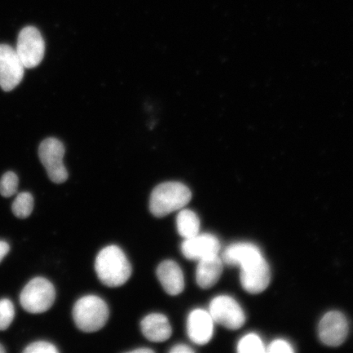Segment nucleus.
Returning <instances> with one entry per match:
<instances>
[{"label":"nucleus","instance_id":"nucleus-17","mask_svg":"<svg viewBox=\"0 0 353 353\" xmlns=\"http://www.w3.org/2000/svg\"><path fill=\"white\" fill-rule=\"evenodd\" d=\"M176 223L178 232L184 239H189L200 233V219L195 212L191 210H181L176 217Z\"/></svg>","mask_w":353,"mask_h":353},{"label":"nucleus","instance_id":"nucleus-5","mask_svg":"<svg viewBox=\"0 0 353 353\" xmlns=\"http://www.w3.org/2000/svg\"><path fill=\"white\" fill-rule=\"evenodd\" d=\"M15 50L25 68L32 69L41 63L46 43L37 28L26 26L19 33Z\"/></svg>","mask_w":353,"mask_h":353},{"label":"nucleus","instance_id":"nucleus-26","mask_svg":"<svg viewBox=\"0 0 353 353\" xmlns=\"http://www.w3.org/2000/svg\"><path fill=\"white\" fill-rule=\"evenodd\" d=\"M130 352L132 353H150V352H154L151 348L148 347H141V348H137V350L130 351Z\"/></svg>","mask_w":353,"mask_h":353},{"label":"nucleus","instance_id":"nucleus-19","mask_svg":"<svg viewBox=\"0 0 353 353\" xmlns=\"http://www.w3.org/2000/svg\"><path fill=\"white\" fill-rule=\"evenodd\" d=\"M237 351L240 353H263L266 352V347L259 335L249 334L238 343Z\"/></svg>","mask_w":353,"mask_h":353},{"label":"nucleus","instance_id":"nucleus-13","mask_svg":"<svg viewBox=\"0 0 353 353\" xmlns=\"http://www.w3.org/2000/svg\"><path fill=\"white\" fill-rule=\"evenodd\" d=\"M157 274L167 294L175 296L184 290L183 272L179 265L173 260H165L159 265Z\"/></svg>","mask_w":353,"mask_h":353},{"label":"nucleus","instance_id":"nucleus-1","mask_svg":"<svg viewBox=\"0 0 353 353\" xmlns=\"http://www.w3.org/2000/svg\"><path fill=\"white\" fill-rule=\"evenodd\" d=\"M95 271L105 285L119 287L130 279L132 267L120 247L109 245L101 250L97 256Z\"/></svg>","mask_w":353,"mask_h":353},{"label":"nucleus","instance_id":"nucleus-15","mask_svg":"<svg viewBox=\"0 0 353 353\" xmlns=\"http://www.w3.org/2000/svg\"><path fill=\"white\" fill-rule=\"evenodd\" d=\"M198 262L196 272L197 284L202 289H210L217 283L222 275L223 259L218 254Z\"/></svg>","mask_w":353,"mask_h":353},{"label":"nucleus","instance_id":"nucleus-6","mask_svg":"<svg viewBox=\"0 0 353 353\" xmlns=\"http://www.w3.org/2000/svg\"><path fill=\"white\" fill-rule=\"evenodd\" d=\"M64 154L63 144L54 138L43 141L39 148V159L50 180L55 183H63L68 179L63 163Z\"/></svg>","mask_w":353,"mask_h":353},{"label":"nucleus","instance_id":"nucleus-18","mask_svg":"<svg viewBox=\"0 0 353 353\" xmlns=\"http://www.w3.org/2000/svg\"><path fill=\"white\" fill-rule=\"evenodd\" d=\"M34 209V198L29 192H21L12 203V210L17 218L26 219Z\"/></svg>","mask_w":353,"mask_h":353},{"label":"nucleus","instance_id":"nucleus-24","mask_svg":"<svg viewBox=\"0 0 353 353\" xmlns=\"http://www.w3.org/2000/svg\"><path fill=\"white\" fill-rule=\"evenodd\" d=\"M170 352L172 353H192L194 352V350H192L191 347L188 345H185V344H178V345H175L172 350H170Z\"/></svg>","mask_w":353,"mask_h":353},{"label":"nucleus","instance_id":"nucleus-22","mask_svg":"<svg viewBox=\"0 0 353 353\" xmlns=\"http://www.w3.org/2000/svg\"><path fill=\"white\" fill-rule=\"evenodd\" d=\"M24 353H57L59 350L54 344L44 342L38 341L30 344L26 347L23 351Z\"/></svg>","mask_w":353,"mask_h":353},{"label":"nucleus","instance_id":"nucleus-4","mask_svg":"<svg viewBox=\"0 0 353 353\" xmlns=\"http://www.w3.org/2000/svg\"><path fill=\"white\" fill-rule=\"evenodd\" d=\"M55 299L54 285L46 278L35 277L22 290L20 303L26 312L39 314L50 309L54 305Z\"/></svg>","mask_w":353,"mask_h":353},{"label":"nucleus","instance_id":"nucleus-21","mask_svg":"<svg viewBox=\"0 0 353 353\" xmlns=\"http://www.w3.org/2000/svg\"><path fill=\"white\" fill-rule=\"evenodd\" d=\"M19 188V178L13 172H7L0 179V194L3 197L15 195Z\"/></svg>","mask_w":353,"mask_h":353},{"label":"nucleus","instance_id":"nucleus-16","mask_svg":"<svg viewBox=\"0 0 353 353\" xmlns=\"http://www.w3.org/2000/svg\"><path fill=\"white\" fill-rule=\"evenodd\" d=\"M261 251L251 243H236L229 245L223 254V261L232 266H240L248 260L261 254Z\"/></svg>","mask_w":353,"mask_h":353},{"label":"nucleus","instance_id":"nucleus-11","mask_svg":"<svg viewBox=\"0 0 353 353\" xmlns=\"http://www.w3.org/2000/svg\"><path fill=\"white\" fill-rule=\"evenodd\" d=\"M221 249L217 237L209 233L197 234L189 239H185L181 250L185 258L189 260H200L218 255Z\"/></svg>","mask_w":353,"mask_h":353},{"label":"nucleus","instance_id":"nucleus-23","mask_svg":"<svg viewBox=\"0 0 353 353\" xmlns=\"http://www.w3.org/2000/svg\"><path fill=\"white\" fill-rule=\"evenodd\" d=\"M266 352L273 353H291L294 352V350L289 342L284 341V339H276V341H272L269 344Z\"/></svg>","mask_w":353,"mask_h":353},{"label":"nucleus","instance_id":"nucleus-25","mask_svg":"<svg viewBox=\"0 0 353 353\" xmlns=\"http://www.w3.org/2000/svg\"><path fill=\"white\" fill-rule=\"evenodd\" d=\"M10 246L7 242L0 241V262L10 252Z\"/></svg>","mask_w":353,"mask_h":353},{"label":"nucleus","instance_id":"nucleus-10","mask_svg":"<svg viewBox=\"0 0 353 353\" xmlns=\"http://www.w3.org/2000/svg\"><path fill=\"white\" fill-rule=\"evenodd\" d=\"M348 322L342 312L332 311L322 317L319 327L321 341L325 345L337 347L345 341L348 334Z\"/></svg>","mask_w":353,"mask_h":353},{"label":"nucleus","instance_id":"nucleus-14","mask_svg":"<svg viewBox=\"0 0 353 353\" xmlns=\"http://www.w3.org/2000/svg\"><path fill=\"white\" fill-rule=\"evenodd\" d=\"M141 330L148 341L162 343L171 337L172 328L169 320L161 313H152L141 322Z\"/></svg>","mask_w":353,"mask_h":353},{"label":"nucleus","instance_id":"nucleus-20","mask_svg":"<svg viewBox=\"0 0 353 353\" xmlns=\"http://www.w3.org/2000/svg\"><path fill=\"white\" fill-rule=\"evenodd\" d=\"M15 316V309L10 299H0V330L10 327Z\"/></svg>","mask_w":353,"mask_h":353},{"label":"nucleus","instance_id":"nucleus-2","mask_svg":"<svg viewBox=\"0 0 353 353\" xmlns=\"http://www.w3.org/2000/svg\"><path fill=\"white\" fill-rule=\"evenodd\" d=\"M192 200V192L182 183L167 182L154 188L150 198V210L157 218L182 210Z\"/></svg>","mask_w":353,"mask_h":353},{"label":"nucleus","instance_id":"nucleus-3","mask_svg":"<svg viewBox=\"0 0 353 353\" xmlns=\"http://www.w3.org/2000/svg\"><path fill=\"white\" fill-rule=\"evenodd\" d=\"M73 319L77 327L83 332H96L107 324L109 319L108 304L96 295H87L74 304Z\"/></svg>","mask_w":353,"mask_h":353},{"label":"nucleus","instance_id":"nucleus-12","mask_svg":"<svg viewBox=\"0 0 353 353\" xmlns=\"http://www.w3.org/2000/svg\"><path fill=\"white\" fill-rule=\"evenodd\" d=\"M214 321L209 312L195 309L190 313L187 322L188 334L198 345L208 343L214 334Z\"/></svg>","mask_w":353,"mask_h":353},{"label":"nucleus","instance_id":"nucleus-7","mask_svg":"<svg viewBox=\"0 0 353 353\" xmlns=\"http://www.w3.org/2000/svg\"><path fill=\"white\" fill-rule=\"evenodd\" d=\"M209 312L214 323L229 330L240 329L245 322V312L240 304L228 295H219L212 300Z\"/></svg>","mask_w":353,"mask_h":353},{"label":"nucleus","instance_id":"nucleus-9","mask_svg":"<svg viewBox=\"0 0 353 353\" xmlns=\"http://www.w3.org/2000/svg\"><path fill=\"white\" fill-rule=\"evenodd\" d=\"M25 69L15 48L0 44V88L6 92L14 90L23 79Z\"/></svg>","mask_w":353,"mask_h":353},{"label":"nucleus","instance_id":"nucleus-8","mask_svg":"<svg viewBox=\"0 0 353 353\" xmlns=\"http://www.w3.org/2000/svg\"><path fill=\"white\" fill-rule=\"evenodd\" d=\"M241 282L247 292L259 294L267 289L271 280L269 265L263 254L241 265Z\"/></svg>","mask_w":353,"mask_h":353},{"label":"nucleus","instance_id":"nucleus-27","mask_svg":"<svg viewBox=\"0 0 353 353\" xmlns=\"http://www.w3.org/2000/svg\"><path fill=\"white\" fill-rule=\"evenodd\" d=\"M6 352V350H4V347L1 345V344H0V353H3Z\"/></svg>","mask_w":353,"mask_h":353}]
</instances>
